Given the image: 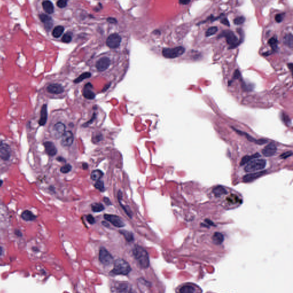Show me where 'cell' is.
<instances>
[{"mask_svg": "<svg viewBox=\"0 0 293 293\" xmlns=\"http://www.w3.org/2000/svg\"><path fill=\"white\" fill-rule=\"evenodd\" d=\"M133 254L135 259L143 268H147L149 266V258L146 250L141 246L135 245L133 248Z\"/></svg>", "mask_w": 293, "mask_h": 293, "instance_id": "obj_1", "label": "cell"}, {"mask_svg": "<svg viewBox=\"0 0 293 293\" xmlns=\"http://www.w3.org/2000/svg\"><path fill=\"white\" fill-rule=\"evenodd\" d=\"M131 271V268L128 262L123 259H118L114 262L113 268L111 273L116 275L128 274Z\"/></svg>", "mask_w": 293, "mask_h": 293, "instance_id": "obj_2", "label": "cell"}, {"mask_svg": "<svg viewBox=\"0 0 293 293\" xmlns=\"http://www.w3.org/2000/svg\"><path fill=\"white\" fill-rule=\"evenodd\" d=\"M12 156V151L9 144L0 141V162L9 163Z\"/></svg>", "mask_w": 293, "mask_h": 293, "instance_id": "obj_3", "label": "cell"}, {"mask_svg": "<svg viewBox=\"0 0 293 293\" xmlns=\"http://www.w3.org/2000/svg\"><path fill=\"white\" fill-rule=\"evenodd\" d=\"M266 161L264 159H256L248 162L245 168L246 172H252L261 171L265 167Z\"/></svg>", "mask_w": 293, "mask_h": 293, "instance_id": "obj_4", "label": "cell"}, {"mask_svg": "<svg viewBox=\"0 0 293 293\" xmlns=\"http://www.w3.org/2000/svg\"><path fill=\"white\" fill-rule=\"evenodd\" d=\"M185 48L183 46H178L174 48H164L162 55L167 58H175L181 56L185 52Z\"/></svg>", "mask_w": 293, "mask_h": 293, "instance_id": "obj_5", "label": "cell"}, {"mask_svg": "<svg viewBox=\"0 0 293 293\" xmlns=\"http://www.w3.org/2000/svg\"><path fill=\"white\" fill-rule=\"evenodd\" d=\"M220 36L225 37L227 43L229 46V49L235 48L240 44L238 37L231 30L223 31Z\"/></svg>", "mask_w": 293, "mask_h": 293, "instance_id": "obj_6", "label": "cell"}, {"mask_svg": "<svg viewBox=\"0 0 293 293\" xmlns=\"http://www.w3.org/2000/svg\"><path fill=\"white\" fill-rule=\"evenodd\" d=\"M201 290L196 284H184L180 285L177 290V293H201Z\"/></svg>", "mask_w": 293, "mask_h": 293, "instance_id": "obj_7", "label": "cell"}, {"mask_svg": "<svg viewBox=\"0 0 293 293\" xmlns=\"http://www.w3.org/2000/svg\"><path fill=\"white\" fill-rule=\"evenodd\" d=\"M99 260L104 265L109 266L113 263V258L107 249L101 247L99 251Z\"/></svg>", "mask_w": 293, "mask_h": 293, "instance_id": "obj_8", "label": "cell"}, {"mask_svg": "<svg viewBox=\"0 0 293 293\" xmlns=\"http://www.w3.org/2000/svg\"><path fill=\"white\" fill-rule=\"evenodd\" d=\"M104 218L105 219L110 222L115 227L120 228L125 226V224L123 221V220L121 219L119 216H117L116 215L104 214Z\"/></svg>", "mask_w": 293, "mask_h": 293, "instance_id": "obj_9", "label": "cell"}, {"mask_svg": "<svg viewBox=\"0 0 293 293\" xmlns=\"http://www.w3.org/2000/svg\"><path fill=\"white\" fill-rule=\"evenodd\" d=\"M121 41V38L117 33H113L110 35L107 39L106 44L110 48L115 49L118 48Z\"/></svg>", "mask_w": 293, "mask_h": 293, "instance_id": "obj_10", "label": "cell"}, {"mask_svg": "<svg viewBox=\"0 0 293 293\" xmlns=\"http://www.w3.org/2000/svg\"><path fill=\"white\" fill-rule=\"evenodd\" d=\"M74 137L73 133L70 131H65L61 137V144L63 146H71L73 143Z\"/></svg>", "mask_w": 293, "mask_h": 293, "instance_id": "obj_11", "label": "cell"}, {"mask_svg": "<svg viewBox=\"0 0 293 293\" xmlns=\"http://www.w3.org/2000/svg\"><path fill=\"white\" fill-rule=\"evenodd\" d=\"M110 64V60L108 57H104L101 58L100 60H99L96 64V67L97 69L99 71H104L107 69Z\"/></svg>", "mask_w": 293, "mask_h": 293, "instance_id": "obj_12", "label": "cell"}, {"mask_svg": "<svg viewBox=\"0 0 293 293\" xmlns=\"http://www.w3.org/2000/svg\"><path fill=\"white\" fill-rule=\"evenodd\" d=\"M53 135L55 138L58 139L62 137L65 132V126L63 123L58 122L56 123L53 127Z\"/></svg>", "mask_w": 293, "mask_h": 293, "instance_id": "obj_13", "label": "cell"}, {"mask_svg": "<svg viewBox=\"0 0 293 293\" xmlns=\"http://www.w3.org/2000/svg\"><path fill=\"white\" fill-rule=\"evenodd\" d=\"M277 150L276 146L274 143H270L263 148L262 152V154L266 157H270L274 155Z\"/></svg>", "mask_w": 293, "mask_h": 293, "instance_id": "obj_14", "label": "cell"}, {"mask_svg": "<svg viewBox=\"0 0 293 293\" xmlns=\"http://www.w3.org/2000/svg\"><path fill=\"white\" fill-rule=\"evenodd\" d=\"M266 172H267L266 171H260V172H254V173H252V174H248L243 177V180L245 183H248V182H253V181L256 180V179H258V178H260L261 176H263V175H265L266 173Z\"/></svg>", "mask_w": 293, "mask_h": 293, "instance_id": "obj_15", "label": "cell"}, {"mask_svg": "<svg viewBox=\"0 0 293 293\" xmlns=\"http://www.w3.org/2000/svg\"><path fill=\"white\" fill-rule=\"evenodd\" d=\"M47 91L52 94H60L64 91L63 87L58 84H52L48 86Z\"/></svg>", "mask_w": 293, "mask_h": 293, "instance_id": "obj_16", "label": "cell"}, {"mask_svg": "<svg viewBox=\"0 0 293 293\" xmlns=\"http://www.w3.org/2000/svg\"><path fill=\"white\" fill-rule=\"evenodd\" d=\"M44 146L45 147L46 153L48 155L53 156L56 155L57 150L53 143L51 141H46L44 143Z\"/></svg>", "mask_w": 293, "mask_h": 293, "instance_id": "obj_17", "label": "cell"}, {"mask_svg": "<svg viewBox=\"0 0 293 293\" xmlns=\"http://www.w3.org/2000/svg\"><path fill=\"white\" fill-rule=\"evenodd\" d=\"M92 85L91 83L86 84L82 91V95L85 98L87 99L92 100L95 97V94L91 90Z\"/></svg>", "mask_w": 293, "mask_h": 293, "instance_id": "obj_18", "label": "cell"}, {"mask_svg": "<svg viewBox=\"0 0 293 293\" xmlns=\"http://www.w3.org/2000/svg\"><path fill=\"white\" fill-rule=\"evenodd\" d=\"M40 119L39 120L38 123L40 126H43L46 123L47 118H48V110H47V105L44 104L41 108V113H40Z\"/></svg>", "mask_w": 293, "mask_h": 293, "instance_id": "obj_19", "label": "cell"}, {"mask_svg": "<svg viewBox=\"0 0 293 293\" xmlns=\"http://www.w3.org/2000/svg\"><path fill=\"white\" fill-rule=\"evenodd\" d=\"M39 17H40V20L43 22L44 23V24L45 25L46 29H48V30L51 29V27L53 25V23H52V18L51 17H49V16H48L46 14H41L39 16Z\"/></svg>", "mask_w": 293, "mask_h": 293, "instance_id": "obj_20", "label": "cell"}, {"mask_svg": "<svg viewBox=\"0 0 293 293\" xmlns=\"http://www.w3.org/2000/svg\"><path fill=\"white\" fill-rule=\"evenodd\" d=\"M43 8L46 13L52 14L54 12V6L52 2L46 1L42 3Z\"/></svg>", "mask_w": 293, "mask_h": 293, "instance_id": "obj_21", "label": "cell"}, {"mask_svg": "<svg viewBox=\"0 0 293 293\" xmlns=\"http://www.w3.org/2000/svg\"><path fill=\"white\" fill-rule=\"evenodd\" d=\"M212 240L213 243L215 245H219L220 244H222L224 241V236L222 234L218 232H215L214 234V235L212 237Z\"/></svg>", "mask_w": 293, "mask_h": 293, "instance_id": "obj_22", "label": "cell"}, {"mask_svg": "<svg viewBox=\"0 0 293 293\" xmlns=\"http://www.w3.org/2000/svg\"><path fill=\"white\" fill-rule=\"evenodd\" d=\"M21 218L25 221H33L36 219L37 217L31 211L25 210L22 213Z\"/></svg>", "mask_w": 293, "mask_h": 293, "instance_id": "obj_23", "label": "cell"}, {"mask_svg": "<svg viewBox=\"0 0 293 293\" xmlns=\"http://www.w3.org/2000/svg\"><path fill=\"white\" fill-rule=\"evenodd\" d=\"M212 192L215 195V196L217 197H220L222 195L227 194V191L225 189V188L223 186H221V185H219V186L215 187L213 189Z\"/></svg>", "mask_w": 293, "mask_h": 293, "instance_id": "obj_24", "label": "cell"}, {"mask_svg": "<svg viewBox=\"0 0 293 293\" xmlns=\"http://www.w3.org/2000/svg\"><path fill=\"white\" fill-rule=\"evenodd\" d=\"M103 172L100 170H96L92 171L91 175V178L94 181H98L103 176Z\"/></svg>", "mask_w": 293, "mask_h": 293, "instance_id": "obj_25", "label": "cell"}, {"mask_svg": "<svg viewBox=\"0 0 293 293\" xmlns=\"http://www.w3.org/2000/svg\"><path fill=\"white\" fill-rule=\"evenodd\" d=\"M64 31V27L63 26H57L53 29L52 36L55 38H58L62 35Z\"/></svg>", "mask_w": 293, "mask_h": 293, "instance_id": "obj_26", "label": "cell"}, {"mask_svg": "<svg viewBox=\"0 0 293 293\" xmlns=\"http://www.w3.org/2000/svg\"><path fill=\"white\" fill-rule=\"evenodd\" d=\"M259 156H260V155L258 153H256L255 154L251 156H245L242 159V160L240 162V165H245L247 163L250 162V161H251L252 159H255V158H258Z\"/></svg>", "mask_w": 293, "mask_h": 293, "instance_id": "obj_27", "label": "cell"}, {"mask_svg": "<svg viewBox=\"0 0 293 293\" xmlns=\"http://www.w3.org/2000/svg\"><path fill=\"white\" fill-rule=\"evenodd\" d=\"M120 232L121 233V234H122L123 235V237L126 239V240L129 242H132L134 240V235L131 232L126 231V230H120Z\"/></svg>", "mask_w": 293, "mask_h": 293, "instance_id": "obj_28", "label": "cell"}, {"mask_svg": "<svg viewBox=\"0 0 293 293\" xmlns=\"http://www.w3.org/2000/svg\"><path fill=\"white\" fill-rule=\"evenodd\" d=\"M284 43L290 48H292L293 45V37L292 34H287L284 38Z\"/></svg>", "mask_w": 293, "mask_h": 293, "instance_id": "obj_29", "label": "cell"}, {"mask_svg": "<svg viewBox=\"0 0 293 293\" xmlns=\"http://www.w3.org/2000/svg\"><path fill=\"white\" fill-rule=\"evenodd\" d=\"M92 210L94 212H100L104 210V206L100 203H95L91 206Z\"/></svg>", "mask_w": 293, "mask_h": 293, "instance_id": "obj_30", "label": "cell"}, {"mask_svg": "<svg viewBox=\"0 0 293 293\" xmlns=\"http://www.w3.org/2000/svg\"><path fill=\"white\" fill-rule=\"evenodd\" d=\"M91 76V73H89V72L83 73L80 76H79L76 80H74V83H79V82H82V80H84L85 79H87L88 78H89Z\"/></svg>", "mask_w": 293, "mask_h": 293, "instance_id": "obj_31", "label": "cell"}, {"mask_svg": "<svg viewBox=\"0 0 293 293\" xmlns=\"http://www.w3.org/2000/svg\"><path fill=\"white\" fill-rule=\"evenodd\" d=\"M116 289H118V293H127L129 290L128 284H121L116 286Z\"/></svg>", "mask_w": 293, "mask_h": 293, "instance_id": "obj_32", "label": "cell"}, {"mask_svg": "<svg viewBox=\"0 0 293 293\" xmlns=\"http://www.w3.org/2000/svg\"><path fill=\"white\" fill-rule=\"evenodd\" d=\"M268 44L271 47L273 50L275 51H276L278 48V40L276 38L272 37L268 40Z\"/></svg>", "mask_w": 293, "mask_h": 293, "instance_id": "obj_33", "label": "cell"}, {"mask_svg": "<svg viewBox=\"0 0 293 293\" xmlns=\"http://www.w3.org/2000/svg\"><path fill=\"white\" fill-rule=\"evenodd\" d=\"M218 30V29L217 27H209L207 31L206 32V36L210 37L215 35Z\"/></svg>", "mask_w": 293, "mask_h": 293, "instance_id": "obj_34", "label": "cell"}, {"mask_svg": "<svg viewBox=\"0 0 293 293\" xmlns=\"http://www.w3.org/2000/svg\"><path fill=\"white\" fill-rule=\"evenodd\" d=\"M95 187L99 190L101 192H103L105 190V188H104V182L102 181H101L100 180L97 181L96 183L94 185Z\"/></svg>", "mask_w": 293, "mask_h": 293, "instance_id": "obj_35", "label": "cell"}, {"mask_svg": "<svg viewBox=\"0 0 293 293\" xmlns=\"http://www.w3.org/2000/svg\"><path fill=\"white\" fill-rule=\"evenodd\" d=\"M72 170V166L69 164L64 165L60 168V171L63 174H67Z\"/></svg>", "mask_w": 293, "mask_h": 293, "instance_id": "obj_36", "label": "cell"}, {"mask_svg": "<svg viewBox=\"0 0 293 293\" xmlns=\"http://www.w3.org/2000/svg\"><path fill=\"white\" fill-rule=\"evenodd\" d=\"M72 38V37L71 34L70 33H66L62 37L61 40L63 42H64L65 43H69L71 41Z\"/></svg>", "mask_w": 293, "mask_h": 293, "instance_id": "obj_37", "label": "cell"}, {"mask_svg": "<svg viewBox=\"0 0 293 293\" xmlns=\"http://www.w3.org/2000/svg\"><path fill=\"white\" fill-rule=\"evenodd\" d=\"M245 18L243 16H240L234 19V23L237 25H239L243 24L245 22Z\"/></svg>", "mask_w": 293, "mask_h": 293, "instance_id": "obj_38", "label": "cell"}, {"mask_svg": "<svg viewBox=\"0 0 293 293\" xmlns=\"http://www.w3.org/2000/svg\"><path fill=\"white\" fill-rule=\"evenodd\" d=\"M119 203H120V204L121 206L122 207L124 211H125L126 214H127V215H128V217H129L130 218H132V211H131V210H130L129 207H128V206H123L121 202H119Z\"/></svg>", "mask_w": 293, "mask_h": 293, "instance_id": "obj_39", "label": "cell"}, {"mask_svg": "<svg viewBox=\"0 0 293 293\" xmlns=\"http://www.w3.org/2000/svg\"><path fill=\"white\" fill-rule=\"evenodd\" d=\"M102 139V136L100 134H98L96 135H95L93 136L92 137V141L94 143H98Z\"/></svg>", "mask_w": 293, "mask_h": 293, "instance_id": "obj_40", "label": "cell"}, {"mask_svg": "<svg viewBox=\"0 0 293 293\" xmlns=\"http://www.w3.org/2000/svg\"><path fill=\"white\" fill-rule=\"evenodd\" d=\"M67 5V1L65 0H60L57 2V6L60 8H64Z\"/></svg>", "mask_w": 293, "mask_h": 293, "instance_id": "obj_41", "label": "cell"}, {"mask_svg": "<svg viewBox=\"0 0 293 293\" xmlns=\"http://www.w3.org/2000/svg\"><path fill=\"white\" fill-rule=\"evenodd\" d=\"M284 13H281V14H278L275 16V21L278 22V23H280L281 22L283 19H284Z\"/></svg>", "mask_w": 293, "mask_h": 293, "instance_id": "obj_42", "label": "cell"}, {"mask_svg": "<svg viewBox=\"0 0 293 293\" xmlns=\"http://www.w3.org/2000/svg\"><path fill=\"white\" fill-rule=\"evenodd\" d=\"M292 155H293L292 151H288V152H286L284 153H283L280 156V157L281 159H287V158L289 157L290 156H291Z\"/></svg>", "mask_w": 293, "mask_h": 293, "instance_id": "obj_43", "label": "cell"}, {"mask_svg": "<svg viewBox=\"0 0 293 293\" xmlns=\"http://www.w3.org/2000/svg\"><path fill=\"white\" fill-rule=\"evenodd\" d=\"M282 119H283L284 122L285 123H286L287 124L289 125L290 124H291V120L289 118V117L284 113L282 114Z\"/></svg>", "mask_w": 293, "mask_h": 293, "instance_id": "obj_44", "label": "cell"}, {"mask_svg": "<svg viewBox=\"0 0 293 293\" xmlns=\"http://www.w3.org/2000/svg\"><path fill=\"white\" fill-rule=\"evenodd\" d=\"M86 219H87V222H88L89 223L91 224H93V223H95V218H93V217L92 215H90V214H89V215H88L87 216Z\"/></svg>", "mask_w": 293, "mask_h": 293, "instance_id": "obj_45", "label": "cell"}, {"mask_svg": "<svg viewBox=\"0 0 293 293\" xmlns=\"http://www.w3.org/2000/svg\"><path fill=\"white\" fill-rule=\"evenodd\" d=\"M238 198L236 196H229L227 198V201L229 202L232 201V203H235L238 201Z\"/></svg>", "mask_w": 293, "mask_h": 293, "instance_id": "obj_46", "label": "cell"}, {"mask_svg": "<svg viewBox=\"0 0 293 293\" xmlns=\"http://www.w3.org/2000/svg\"><path fill=\"white\" fill-rule=\"evenodd\" d=\"M267 141H268V140L266 139H258V140H256V144H258V145H263L264 144L267 143Z\"/></svg>", "mask_w": 293, "mask_h": 293, "instance_id": "obj_47", "label": "cell"}, {"mask_svg": "<svg viewBox=\"0 0 293 293\" xmlns=\"http://www.w3.org/2000/svg\"><path fill=\"white\" fill-rule=\"evenodd\" d=\"M220 22H221L222 24H224V25H226L227 27H229V25H229V21L227 18H223L222 19H221Z\"/></svg>", "mask_w": 293, "mask_h": 293, "instance_id": "obj_48", "label": "cell"}, {"mask_svg": "<svg viewBox=\"0 0 293 293\" xmlns=\"http://www.w3.org/2000/svg\"><path fill=\"white\" fill-rule=\"evenodd\" d=\"M240 77V73L239 72V70H236L235 73H234V79H238L239 77Z\"/></svg>", "mask_w": 293, "mask_h": 293, "instance_id": "obj_49", "label": "cell"}, {"mask_svg": "<svg viewBox=\"0 0 293 293\" xmlns=\"http://www.w3.org/2000/svg\"><path fill=\"white\" fill-rule=\"evenodd\" d=\"M103 201H104V203H105L106 204H107V205H111V202L110 201L109 198H106V197H104V198Z\"/></svg>", "mask_w": 293, "mask_h": 293, "instance_id": "obj_50", "label": "cell"}, {"mask_svg": "<svg viewBox=\"0 0 293 293\" xmlns=\"http://www.w3.org/2000/svg\"><path fill=\"white\" fill-rule=\"evenodd\" d=\"M57 160L58 161V162H66V160H65V159H64V157H61V156L58 157L57 158Z\"/></svg>", "mask_w": 293, "mask_h": 293, "instance_id": "obj_51", "label": "cell"}, {"mask_svg": "<svg viewBox=\"0 0 293 293\" xmlns=\"http://www.w3.org/2000/svg\"><path fill=\"white\" fill-rule=\"evenodd\" d=\"M190 2V1H180L179 3L182 5H187Z\"/></svg>", "mask_w": 293, "mask_h": 293, "instance_id": "obj_52", "label": "cell"}, {"mask_svg": "<svg viewBox=\"0 0 293 293\" xmlns=\"http://www.w3.org/2000/svg\"><path fill=\"white\" fill-rule=\"evenodd\" d=\"M15 234H16L17 236L19 237H22V234L21 232L20 231H19V230H16V231H15Z\"/></svg>", "mask_w": 293, "mask_h": 293, "instance_id": "obj_53", "label": "cell"}, {"mask_svg": "<svg viewBox=\"0 0 293 293\" xmlns=\"http://www.w3.org/2000/svg\"><path fill=\"white\" fill-rule=\"evenodd\" d=\"M107 21H109L110 22V23H113H113H115V22H117V21H116V20L115 18H108V19H107Z\"/></svg>", "mask_w": 293, "mask_h": 293, "instance_id": "obj_54", "label": "cell"}, {"mask_svg": "<svg viewBox=\"0 0 293 293\" xmlns=\"http://www.w3.org/2000/svg\"><path fill=\"white\" fill-rule=\"evenodd\" d=\"M88 164H87V163H84V164L82 165V168H83V169H84V170H87V169L88 168Z\"/></svg>", "mask_w": 293, "mask_h": 293, "instance_id": "obj_55", "label": "cell"}, {"mask_svg": "<svg viewBox=\"0 0 293 293\" xmlns=\"http://www.w3.org/2000/svg\"><path fill=\"white\" fill-rule=\"evenodd\" d=\"M288 66H290V70H292V68H293V64H292V63H290V64H289L288 65Z\"/></svg>", "mask_w": 293, "mask_h": 293, "instance_id": "obj_56", "label": "cell"}, {"mask_svg": "<svg viewBox=\"0 0 293 293\" xmlns=\"http://www.w3.org/2000/svg\"><path fill=\"white\" fill-rule=\"evenodd\" d=\"M2 252H3V250H2V247H0V255L2 254Z\"/></svg>", "mask_w": 293, "mask_h": 293, "instance_id": "obj_57", "label": "cell"}, {"mask_svg": "<svg viewBox=\"0 0 293 293\" xmlns=\"http://www.w3.org/2000/svg\"><path fill=\"white\" fill-rule=\"evenodd\" d=\"M2 184H3V182H2V180H0V187L2 185Z\"/></svg>", "mask_w": 293, "mask_h": 293, "instance_id": "obj_58", "label": "cell"}]
</instances>
